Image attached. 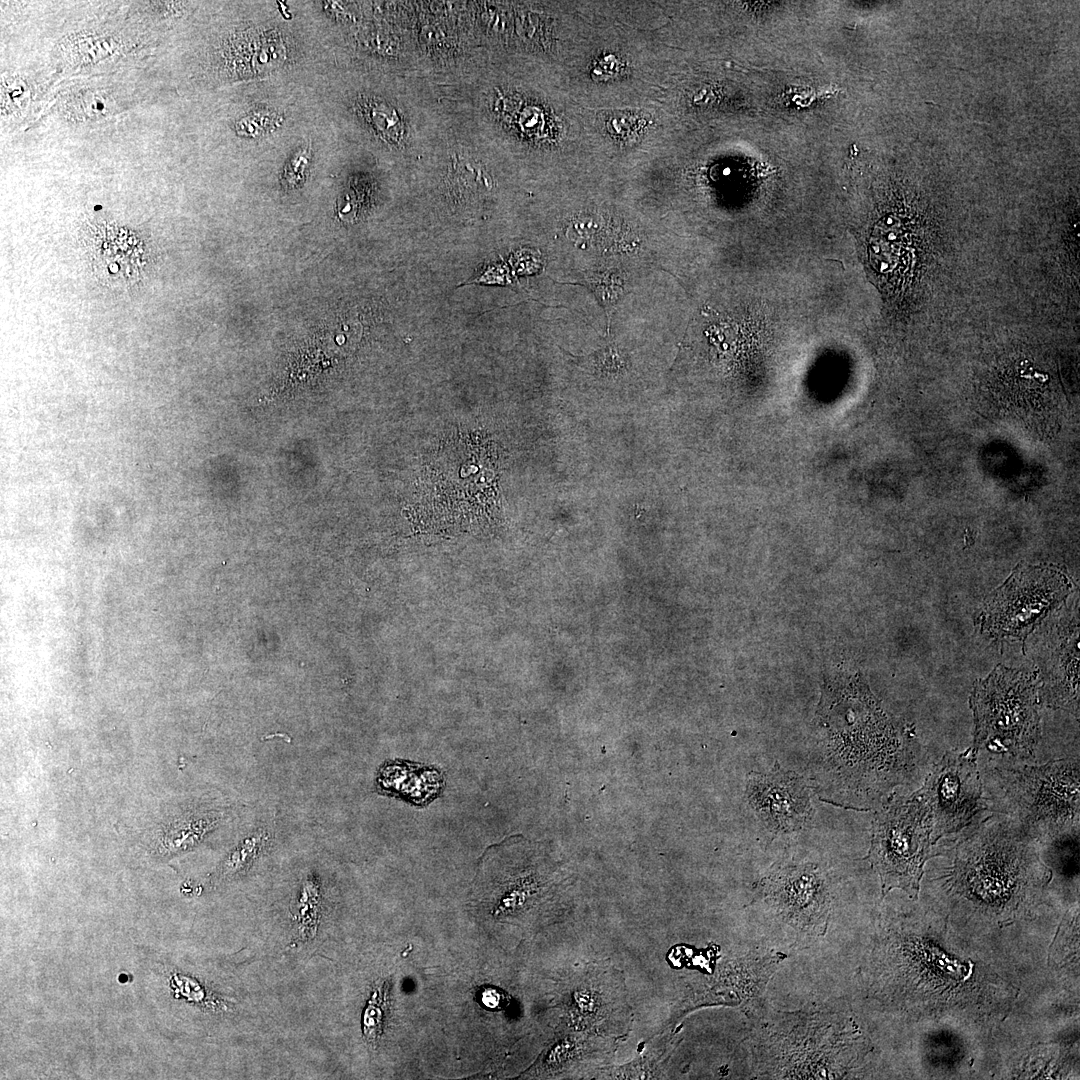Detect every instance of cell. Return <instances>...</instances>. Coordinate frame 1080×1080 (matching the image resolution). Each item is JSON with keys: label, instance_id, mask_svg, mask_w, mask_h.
<instances>
[{"label": "cell", "instance_id": "cell-10", "mask_svg": "<svg viewBox=\"0 0 1080 1080\" xmlns=\"http://www.w3.org/2000/svg\"><path fill=\"white\" fill-rule=\"evenodd\" d=\"M570 1014L578 1031L607 1037L627 1024L623 981L616 971L599 965L583 969L571 992Z\"/></svg>", "mask_w": 1080, "mask_h": 1080}, {"label": "cell", "instance_id": "cell-15", "mask_svg": "<svg viewBox=\"0 0 1080 1080\" xmlns=\"http://www.w3.org/2000/svg\"><path fill=\"white\" fill-rule=\"evenodd\" d=\"M369 115L370 119L381 131V133L387 137L396 139L399 134L398 124H400L396 112L391 107L382 103H373L370 105Z\"/></svg>", "mask_w": 1080, "mask_h": 1080}, {"label": "cell", "instance_id": "cell-2", "mask_svg": "<svg viewBox=\"0 0 1080 1080\" xmlns=\"http://www.w3.org/2000/svg\"><path fill=\"white\" fill-rule=\"evenodd\" d=\"M746 1043L757 1078L836 1079L853 1069L861 1036L835 1005L818 1004L758 1015Z\"/></svg>", "mask_w": 1080, "mask_h": 1080}, {"label": "cell", "instance_id": "cell-8", "mask_svg": "<svg viewBox=\"0 0 1080 1080\" xmlns=\"http://www.w3.org/2000/svg\"><path fill=\"white\" fill-rule=\"evenodd\" d=\"M971 747L946 752L925 778L917 793L932 815V844L968 826L984 809L983 785Z\"/></svg>", "mask_w": 1080, "mask_h": 1080}, {"label": "cell", "instance_id": "cell-11", "mask_svg": "<svg viewBox=\"0 0 1080 1080\" xmlns=\"http://www.w3.org/2000/svg\"><path fill=\"white\" fill-rule=\"evenodd\" d=\"M269 840V832L258 829L242 839L223 863L221 874L229 876L237 873L251 863L253 859L265 847Z\"/></svg>", "mask_w": 1080, "mask_h": 1080}, {"label": "cell", "instance_id": "cell-14", "mask_svg": "<svg viewBox=\"0 0 1080 1080\" xmlns=\"http://www.w3.org/2000/svg\"><path fill=\"white\" fill-rule=\"evenodd\" d=\"M454 178L466 191L478 192L489 186V177L478 163L462 160L454 165Z\"/></svg>", "mask_w": 1080, "mask_h": 1080}, {"label": "cell", "instance_id": "cell-12", "mask_svg": "<svg viewBox=\"0 0 1080 1080\" xmlns=\"http://www.w3.org/2000/svg\"><path fill=\"white\" fill-rule=\"evenodd\" d=\"M213 818L208 815H199L179 821L173 829L171 828L168 831L169 834L173 835L167 836L165 840L166 847L171 851H176L194 845L205 833L213 828L215 824Z\"/></svg>", "mask_w": 1080, "mask_h": 1080}, {"label": "cell", "instance_id": "cell-7", "mask_svg": "<svg viewBox=\"0 0 1080 1080\" xmlns=\"http://www.w3.org/2000/svg\"><path fill=\"white\" fill-rule=\"evenodd\" d=\"M755 894L795 931L826 934L832 895L827 874L817 864H779L756 883Z\"/></svg>", "mask_w": 1080, "mask_h": 1080}, {"label": "cell", "instance_id": "cell-16", "mask_svg": "<svg viewBox=\"0 0 1080 1080\" xmlns=\"http://www.w3.org/2000/svg\"><path fill=\"white\" fill-rule=\"evenodd\" d=\"M279 117L269 112H255L241 119L236 130L244 136H256L278 125Z\"/></svg>", "mask_w": 1080, "mask_h": 1080}, {"label": "cell", "instance_id": "cell-9", "mask_svg": "<svg viewBox=\"0 0 1080 1080\" xmlns=\"http://www.w3.org/2000/svg\"><path fill=\"white\" fill-rule=\"evenodd\" d=\"M745 792L750 806L773 834L799 831L812 819L810 786L778 763L768 772L750 773Z\"/></svg>", "mask_w": 1080, "mask_h": 1080}, {"label": "cell", "instance_id": "cell-18", "mask_svg": "<svg viewBox=\"0 0 1080 1080\" xmlns=\"http://www.w3.org/2000/svg\"><path fill=\"white\" fill-rule=\"evenodd\" d=\"M482 1002L489 1008H497L502 1002V993L496 989H486L482 993Z\"/></svg>", "mask_w": 1080, "mask_h": 1080}, {"label": "cell", "instance_id": "cell-17", "mask_svg": "<svg viewBox=\"0 0 1080 1080\" xmlns=\"http://www.w3.org/2000/svg\"><path fill=\"white\" fill-rule=\"evenodd\" d=\"M309 157L308 149L299 152L286 166L284 179L293 184L298 181L308 163Z\"/></svg>", "mask_w": 1080, "mask_h": 1080}, {"label": "cell", "instance_id": "cell-3", "mask_svg": "<svg viewBox=\"0 0 1080 1080\" xmlns=\"http://www.w3.org/2000/svg\"><path fill=\"white\" fill-rule=\"evenodd\" d=\"M989 780L992 805L1035 840L1079 830V760L1042 765L1000 766Z\"/></svg>", "mask_w": 1080, "mask_h": 1080}, {"label": "cell", "instance_id": "cell-1", "mask_svg": "<svg viewBox=\"0 0 1080 1080\" xmlns=\"http://www.w3.org/2000/svg\"><path fill=\"white\" fill-rule=\"evenodd\" d=\"M809 758L812 789L828 803L869 811L915 772L920 752L859 675L825 681Z\"/></svg>", "mask_w": 1080, "mask_h": 1080}, {"label": "cell", "instance_id": "cell-4", "mask_svg": "<svg viewBox=\"0 0 1080 1080\" xmlns=\"http://www.w3.org/2000/svg\"><path fill=\"white\" fill-rule=\"evenodd\" d=\"M1039 683L1020 670L996 667L974 684L970 706L974 717L973 745L980 750L1027 759L1040 740Z\"/></svg>", "mask_w": 1080, "mask_h": 1080}, {"label": "cell", "instance_id": "cell-5", "mask_svg": "<svg viewBox=\"0 0 1080 1080\" xmlns=\"http://www.w3.org/2000/svg\"><path fill=\"white\" fill-rule=\"evenodd\" d=\"M879 808L866 859L880 878L882 897L900 889L917 900L924 866L936 857L931 850V810L917 792L889 799Z\"/></svg>", "mask_w": 1080, "mask_h": 1080}, {"label": "cell", "instance_id": "cell-6", "mask_svg": "<svg viewBox=\"0 0 1080 1080\" xmlns=\"http://www.w3.org/2000/svg\"><path fill=\"white\" fill-rule=\"evenodd\" d=\"M1071 584L1051 566L1017 567L991 593L979 616L982 631L996 638L1024 640L1067 597Z\"/></svg>", "mask_w": 1080, "mask_h": 1080}, {"label": "cell", "instance_id": "cell-13", "mask_svg": "<svg viewBox=\"0 0 1080 1080\" xmlns=\"http://www.w3.org/2000/svg\"><path fill=\"white\" fill-rule=\"evenodd\" d=\"M389 986L384 981L374 989L371 998L364 1009L362 1026L365 1038L370 1043H376L382 1034L383 1021L388 1004Z\"/></svg>", "mask_w": 1080, "mask_h": 1080}]
</instances>
